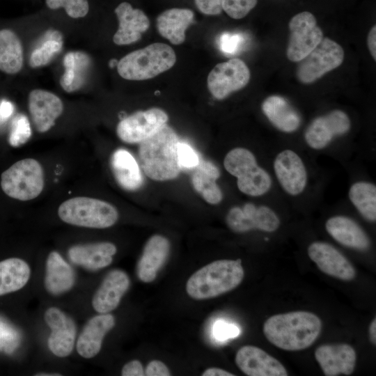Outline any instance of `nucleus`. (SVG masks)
Masks as SVG:
<instances>
[{
  "instance_id": "obj_8",
  "label": "nucleus",
  "mask_w": 376,
  "mask_h": 376,
  "mask_svg": "<svg viewBox=\"0 0 376 376\" xmlns=\"http://www.w3.org/2000/svg\"><path fill=\"white\" fill-rule=\"evenodd\" d=\"M345 53L343 47L329 38H323L316 47L297 65L296 76L302 84H311L341 65Z\"/></svg>"
},
{
  "instance_id": "obj_46",
  "label": "nucleus",
  "mask_w": 376,
  "mask_h": 376,
  "mask_svg": "<svg viewBox=\"0 0 376 376\" xmlns=\"http://www.w3.org/2000/svg\"><path fill=\"white\" fill-rule=\"evenodd\" d=\"M376 26H373L367 36V45L372 57L376 60Z\"/></svg>"
},
{
  "instance_id": "obj_7",
  "label": "nucleus",
  "mask_w": 376,
  "mask_h": 376,
  "mask_svg": "<svg viewBox=\"0 0 376 376\" xmlns=\"http://www.w3.org/2000/svg\"><path fill=\"white\" fill-rule=\"evenodd\" d=\"M45 184L43 169L38 161L33 158L17 161L3 171L1 187L9 197L26 201L38 197Z\"/></svg>"
},
{
  "instance_id": "obj_13",
  "label": "nucleus",
  "mask_w": 376,
  "mask_h": 376,
  "mask_svg": "<svg viewBox=\"0 0 376 376\" xmlns=\"http://www.w3.org/2000/svg\"><path fill=\"white\" fill-rule=\"evenodd\" d=\"M350 119L344 111L336 109L315 118L304 133V139L315 150L325 148L338 136L346 134L350 129Z\"/></svg>"
},
{
  "instance_id": "obj_16",
  "label": "nucleus",
  "mask_w": 376,
  "mask_h": 376,
  "mask_svg": "<svg viewBox=\"0 0 376 376\" xmlns=\"http://www.w3.org/2000/svg\"><path fill=\"white\" fill-rule=\"evenodd\" d=\"M45 320L51 329L48 347L56 356L65 357L73 350L77 334L74 320L56 307L45 313Z\"/></svg>"
},
{
  "instance_id": "obj_6",
  "label": "nucleus",
  "mask_w": 376,
  "mask_h": 376,
  "mask_svg": "<svg viewBox=\"0 0 376 376\" xmlns=\"http://www.w3.org/2000/svg\"><path fill=\"white\" fill-rule=\"evenodd\" d=\"M225 169L237 178L239 190L251 196L266 194L272 187L269 174L257 163L255 155L244 148L230 150L224 160Z\"/></svg>"
},
{
  "instance_id": "obj_32",
  "label": "nucleus",
  "mask_w": 376,
  "mask_h": 376,
  "mask_svg": "<svg viewBox=\"0 0 376 376\" xmlns=\"http://www.w3.org/2000/svg\"><path fill=\"white\" fill-rule=\"evenodd\" d=\"M23 49L21 41L10 29L0 30V70L13 75L23 65Z\"/></svg>"
},
{
  "instance_id": "obj_1",
  "label": "nucleus",
  "mask_w": 376,
  "mask_h": 376,
  "mask_svg": "<svg viewBox=\"0 0 376 376\" xmlns=\"http://www.w3.org/2000/svg\"><path fill=\"white\" fill-rule=\"evenodd\" d=\"M322 328L320 318L313 313L298 311L280 313L267 318L263 333L274 346L287 351L309 347L318 338Z\"/></svg>"
},
{
  "instance_id": "obj_2",
  "label": "nucleus",
  "mask_w": 376,
  "mask_h": 376,
  "mask_svg": "<svg viewBox=\"0 0 376 376\" xmlns=\"http://www.w3.org/2000/svg\"><path fill=\"white\" fill-rule=\"evenodd\" d=\"M178 142L175 131L165 124L140 143L139 161L146 176L165 181L179 175L182 168L178 159Z\"/></svg>"
},
{
  "instance_id": "obj_49",
  "label": "nucleus",
  "mask_w": 376,
  "mask_h": 376,
  "mask_svg": "<svg viewBox=\"0 0 376 376\" xmlns=\"http://www.w3.org/2000/svg\"><path fill=\"white\" fill-rule=\"evenodd\" d=\"M369 338L372 344H376V318H374L369 327Z\"/></svg>"
},
{
  "instance_id": "obj_34",
  "label": "nucleus",
  "mask_w": 376,
  "mask_h": 376,
  "mask_svg": "<svg viewBox=\"0 0 376 376\" xmlns=\"http://www.w3.org/2000/svg\"><path fill=\"white\" fill-rule=\"evenodd\" d=\"M349 198L359 212L368 221L376 220V187L368 182L354 183L349 189Z\"/></svg>"
},
{
  "instance_id": "obj_5",
  "label": "nucleus",
  "mask_w": 376,
  "mask_h": 376,
  "mask_svg": "<svg viewBox=\"0 0 376 376\" xmlns=\"http://www.w3.org/2000/svg\"><path fill=\"white\" fill-rule=\"evenodd\" d=\"M58 214L66 224L91 228L111 227L118 219V210L111 203L85 196L65 201L58 207Z\"/></svg>"
},
{
  "instance_id": "obj_39",
  "label": "nucleus",
  "mask_w": 376,
  "mask_h": 376,
  "mask_svg": "<svg viewBox=\"0 0 376 376\" xmlns=\"http://www.w3.org/2000/svg\"><path fill=\"white\" fill-rule=\"evenodd\" d=\"M246 36L241 33L225 32L219 38L221 52L228 55H233L243 49L246 42Z\"/></svg>"
},
{
  "instance_id": "obj_44",
  "label": "nucleus",
  "mask_w": 376,
  "mask_h": 376,
  "mask_svg": "<svg viewBox=\"0 0 376 376\" xmlns=\"http://www.w3.org/2000/svg\"><path fill=\"white\" fill-rule=\"evenodd\" d=\"M17 346V340L13 334L0 329V350L9 353Z\"/></svg>"
},
{
  "instance_id": "obj_11",
  "label": "nucleus",
  "mask_w": 376,
  "mask_h": 376,
  "mask_svg": "<svg viewBox=\"0 0 376 376\" xmlns=\"http://www.w3.org/2000/svg\"><path fill=\"white\" fill-rule=\"evenodd\" d=\"M250 71L239 58L218 63L207 77V88L214 97L223 100L233 92L243 88L250 80Z\"/></svg>"
},
{
  "instance_id": "obj_9",
  "label": "nucleus",
  "mask_w": 376,
  "mask_h": 376,
  "mask_svg": "<svg viewBox=\"0 0 376 376\" xmlns=\"http://www.w3.org/2000/svg\"><path fill=\"white\" fill-rule=\"evenodd\" d=\"M288 27L290 36L286 54L293 62L302 60L323 38L322 31L318 26L316 18L308 11L293 16Z\"/></svg>"
},
{
  "instance_id": "obj_19",
  "label": "nucleus",
  "mask_w": 376,
  "mask_h": 376,
  "mask_svg": "<svg viewBox=\"0 0 376 376\" xmlns=\"http://www.w3.org/2000/svg\"><path fill=\"white\" fill-rule=\"evenodd\" d=\"M28 106L32 123L40 133L49 131L63 111L61 100L42 89H34L29 93Z\"/></svg>"
},
{
  "instance_id": "obj_36",
  "label": "nucleus",
  "mask_w": 376,
  "mask_h": 376,
  "mask_svg": "<svg viewBox=\"0 0 376 376\" xmlns=\"http://www.w3.org/2000/svg\"><path fill=\"white\" fill-rule=\"evenodd\" d=\"M31 136V129L28 118L17 115L13 121L8 143L13 147H19L28 141Z\"/></svg>"
},
{
  "instance_id": "obj_43",
  "label": "nucleus",
  "mask_w": 376,
  "mask_h": 376,
  "mask_svg": "<svg viewBox=\"0 0 376 376\" xmlns=\"http://www.w3.org/2000/svg\"><path fill=\"white\" fill-rule=\"evenodd\" d=\"M147 376H169L170 370L162 361L159 360H152L150 361L144 371Z\"/></svg>"
},
{
  "instance_id": "obj_37",
  "label": "nucleus",
  "mask_w": 376,
  "mask_h": 376,
  "mask_svg": "<svg viewBox=\"0 0 376 376\" xmlns=\"http://www.w3.org/2000/svg\"><path fill=\"white\" fill-rule=\"evenodd\" d=\"M45 2L50 9L65 8L67 14L72 18L84 17L89 10L88 0H45Z\"/></svg>"
},
{
  "instance_id": "obj_24",
  "label": "nucleus",
  "mask_w": 376,
  "mask_h": 376,
  "mask_svg": "<svg viewBox=\"0 0 376 376\" xmlns=\"http://www.w3.org/2000/svg\"><path fill=\"white\" fill-rule=\"evenodd\" d=\"M117 251L114 244L100 242L71 246L68 252L72 263L91 271L109 266Z\"/></svg>"
},
{
  "instance_id": "obj_14",
  "label": "nucleus",
  "mask_w": 376,
  "mask_h": 376,
  "mask_svg": "<svg viewBox=\"0 0 376 376\" xmlns=\"http://www.w3.org/2000/svg\"><path fill=\"white\" fill-rule=\"evenodd\" d=\"M273 166L279 183L288 194L295 196L304 191L307 172L297 153L290 149L281 151L276 156Z\"/></svg>"
},
{
  "instance_id": "obj_29",
  "label": "nucleus",
  "mask_w": 376,
  "mask_h": 376,
  "mask_svg": "<svg viewBox=\"0 0 376 376\" xmlns=\"http://www.w3.org/2000/svg\"><path fill=\"white\" fill-rule=\"evenodd\" d=\"M111 168L119 185L127 191H136L143 182L139 166L131 153L119 148L111 157Z\"/></svg>"
},
{
  "instance_id": "obj_48",
  "label": "nucleus",
  "mask_w": 376,
  "mask_h": 376,
  "mask_svg": "<svg viewBox=\"0 0 376 376\" xmlns=\"http://www.w3.org/2000/svg\"><path fill=\"white\" fill-rule=\"evenodd\" d=\"M202 376H234L235 375L219 368H209L201 375Z\"/></svg>"
},
{
  "instance_id": "obj_33",
  "label": "nucleus",
  "mask_w": 376,
  "mask_h": 376,
  "mask_svg": "<svg viewBox=\"0 0 376 376\" xmlns=\"http://www.w3.org/2000/svg\"><path fill=\"white\" fill-rule=\"evenodd\" d=\"M90 64L88 56L81 52H68L63 59L65 72L60 79V84L66 92L79 89L85 81Z\"/></svg>"
},
{
  "instance_id": "obj_23",
  "label": "nucleus",
  "mask_w": 376,
  "mask_h": 376,
  "mask_svg": "<svg viewBox=\"0 0 376 376\" xmlns=\"http://www.w3.org/2000/svg\"><path fill=\"white\" fill-rule=\"evenodd\" d=\"M115 325L113 315L100 313L91 318L84 327L76 344L79 354L91 359L100 351L104 337Z\"/></svg>"
},
{
  "instance_id": "obj_18",
  "label": "nucleus",
  "mask_w": 376,
  "mask_h": 376,
  "mask_svg": "<svg viewBox=\"0 0 376 376\" xmlns=\"http://www.w3.org/2000/svg\"><path fill=\"white\" fill-rule=\"evenodd\" d=\"M315 358L326 376L350 375L357 362L354 349L346 343L322 345L315 350Z\"/></svg>"
},
{
  "instance_id": "obj_45",
  "label": "nucleus",
  "mask_w": 376,
  "mask_h": 376,
  "mask_svg": "<svg viewBox=\"0 0 376 376\" xmlns=\"http://www.w3.org/2000/svg\"><path fill=\"white\" fill-rule=\"evenodd\" d=\"M121 375L143 376L145 373L141 363L138 360H132L123 367Z\"/></svg>"
},
{
  "instance_id": "obj_40",
  "label": "nucleus",
  "mask_w": 376,
  "mask_h": 376,
  "mask_svg": "<svg viewBox=\"0 0 376 376\" xmlns=\"http://www.w3.org/2000/svg\"><path fill=\"white\" fill-rule=\"evenodd\" d=\"M177 153L178 163L182 169L195 168L201 162L195 150L185 143L178 142Z\"/></svg>"
},
{
  "instance_id": "obj_38",
  "label": "nucleus",
  "mask_w": 376,
  "mask_h": 376,
  "mask_svg": "<svg viewBox=\"0 0 376 376\" xmlns=\"http://www.w3.org/2000/svg\"><path fill=\"white\" fill-rule=\"evenodd\" d=\"M258 0H221L222 10L231 18L244 17L255 8Z\"/></svg>"
},
{
  "instance_id": "obj_15",
  "label": "nucleus",
  "mask_w": 376,
  "mask_h": 376,
  "mask_svg": "<svg viewBox=\"0 0 376 376\" xmlns=\"http://www.w3.org/2000/svg\"><path fill=\"white\" fill-rule=\"evenodd\" d=\"M310 259L323 273L343 281H351L356 270L347 258L331 244L314 242L307 249Z\"/></svg>"
},
{
  "instance_id": "obj_47",
  "label": "nucleus",
  "mask_w": 376,
  "mask_h": 376,
  "mask_svg": "<svg viewBox=\"0 0 376 376\" xmlns=\"http://www.w3.org/2000/svg\"><path fill=\"white\" fill-rule=\"evenodd\" d=\"M14 107L13 104L6 100H2L0 103V120H6L13 113Z\"/></svg>"
},
{
  "instance_id": "obj_31",
  "label": "nucleus",
  "mask_w": 376,
  "mask_h": 376,
  "mask_svg": "<svg viewBox=\"0 0 376 376\" xmlns=\"http://www.w3.org/2000/svg\"><path fill=\"white\" fill-rule=\"evenodd\" d=\"M30 275V267L22 259L10 258L0 261V296L22 289Z\"/></svg>"
},
{
  "instance_id": "obj_28",
  "label": "nucleus",
  "mask_w": 376,
  "mask_h": 376,
  "mask_svg": "<svg viewBox=\"0 0 376 376\" xmlns=\"http://www.w3.org/2000/svg\"><path fill=\"white\" fill-rule=\"evenodd\" d=\"M194 14L187 8H174L164 10L157 17V29L159 34L173 45L182 44L185 31L193 22Z\"/></svg>"
},
{
  "instance_id": "obj_42",
  "label": "nucleus",
  "mask_w": 376,
  "mask_h": 376,
  "mask_svg": "<svg viewBox=\"0 0 376 376\" xmlns=\"http://www.w3.org/2000/svg\"><path fill=\"white\" fill-rule=\"evenodd\" d=\"M197 8L207 15H217L222 11L221 0H194Z\"/></svg>"
},
{
  "instance_id": "obj_41",
  "label": "nucleus",
  "mask_w": 376,
  "mask_h": 376,
  "mask_svg": "<svg viewBox=\"0 0 376 376\" xmlns=\"http://www.w3.org/2000/svg\"><path fill=\"white\" fill-rule=\"evenodd\" d=\"M212 333L215 339L224 341L237 337L240 333V329L235 324L219 320L214 324Z\"/></svg>"
},
{
  "instance_id": "obj_35",
  "label": "nucleus",
  "mask_w": 376,
  "mask_h": 376,
  "mask_svg": "<svg viewBox=\"0 0 376 376\" xmlns=\"http://www.w3.org/2000/svg\"><path fill=\"white\" fill-rule=\"evenodd\" d=\"M63 42V36L59 31H47L40 45L32 52L29 58L30 65L38 68L48 64L61 50Z\"/></svg>"
},
{
  "instance_id": "obj_22",
  "label": "nucleus",
  "mask_w": 376,
  "mask_h": 376,
  "mask_svg": "<svg viewBox=\"0 0 376 376\" xmlns=\"http://www.w3.org/2000/svg\"><path fill=\"white\" fill-rule=\"evenodd\" d=\"M171 249L169 240L161 235H154L146 242L139 260L136 274L143 283L153 281L166 263Z\"/></svg>"
},
{
  "instance_id": "obj_50",
  "label": "nucleus",
  "mask_w": 376,
  "mask_h": 376,
  "mask_svg": "<svg viewBox=\"0 0 376 376\" xmlns=\"http://www.w3.org/2000/svg\"><path fill=\"white\" fill-rule=\"evenodd\" d=\"M36 376H60L61 375V374H58V373H52V374H48V373H38V374H36L35 375Z\"/></svg>"
},
{
  "instance_id": "obj_30",
  "label": "nucleus",
  "mask_w": 376,
  "mask_h": 376,
  "mask_svg": "<svg viewBox=\"0 0 376 376\" xmlns=\"http://www.w3.org/2000/svg\"><path fill=\"white\" fill-rule=\"evenodd\" d=\"M220 176L219 168L209 161L200 162L191 177L194 189L210 204L219 203L223 194L216 180Z\"/></svg>"
},
{
  "instance_id": "obj_21",
  "label": "nucleus",
  "mask_w": 376,
  "mask_h": 376,
  "mask_svg": "<svg viewBox=\"0 0 376 376\" xmlns=\"http://www.w3.org/2000/svg\"><path fill=\"white\" fill-rule=\"evenodd\" d=\"M127 274L120 269L109 272L95 292L92 306L99 313H107L116 309L130 287Z\"/></svg>"
},
{
  "instance_id": "obj_12",
  "label": "nucleus",
  "mask_w": 376,
  "mask_h": 376,
  "mask_svg": "<svg viewBox=\"0 0 376 376\" xmlns=\"http://www.w3.org/2000/svg\"><path fill=\"white\" fill-rule=\"evenodd\" d=\"M168 119L167 113L159 108L139 111L121 120L116 133L125 143H140L164 125Z\"/></svg>"
},
{
  "instance_id": "obj_27",
  "label": "nucleus",
  "mask_w": 376,
  "mask_h": 376,
  "mask_svg": "<svg viewBox=\"0 0 376 376\" xmlns=\"http://www.w3.org/2000/svg\"><path fill=\"white\" fill-rule=\"evenodd\" d=\"M75 274L72 267L57 251L49 253L46 261L45 287L53 295L69 291L75 285Z\"/></svg>"
},
{
  "instance_id": "obj_25",
  "label": "nucleus",
  "mask_w": 376,
  "mask_h": 376,
  "mask_svg": "<svg viewBox=\"0 0 376 376\" xmlns=\"http://www.w3.org/2000/svg\"><path fill=\"white\" fill-rule=\"evenodd\" d=\"M325 228L329 235L343 246L359 251H366L370 246L366 233L350 217H331L326 221Z\"/></svg>"
},
{
  "instance_id": "obj_17",
  "label": "nucleus",
  "mask_w": 376,
  "mask_h": 376,
  "mask_svg": "<svg viewBox=\"0 0 376 376\" xmlns=\"http://www.w3.org/2000/svg\"><path fill=\"white\" fill-rule=\"evenodd\" d=\"M239 369L248 376H287L283 365L261 348L253 345L240 347L235 358Z\"/></svg>"
},
{
  "instance_id": "obj_10",
  "label": "nucleus",
  "mask_w": 376,
  "mask_h": 376,
  "mask_svg": "<svg viewBox=\"0 0 376 376\" xmlns=\"http://www.w3.org/2000/svg\"><path fill=\"white\" fill-rule=\"evenodd\" d=\"M226 222L228 227L235 233L253 230L272 233L280 226V219L272 209L251 203L230 208L226 214Z\"/></svg>"
},
{
  "instance_id": "obj_4",
  "label": "nucleus",
  "mask_w": 376,
  "mask_h": 376,
  "mask_svg": "<svg viewBox=\"0 0 376 376\" xmlns=\"http://www.w3.org/2000/svg\"><path fill=\"white\" fill-rule=\"evenodd\" d=\"M176 61L169 45L155 42L132 52L117 63L119 75L128 80H146L169 70Z\"/></svg>"
},
{
  "instance_id": "obj_26",
  "label": "nucleus",
  "mask_w": 376,
  "mask_h": 376,
  "mask_svg": "<svg viewBox=\"0 0 376 376\" xmlns=\"http://www.w3.org/2000/svg\"><path fill=\"white\" fill-rule=\"evenodd\" d=\"M261 107L266 118L279 130L291 133L299 127L301 117L285 97L270 95L263 102Z\"/></svg>"
},
{
  "instance_id": "obj_20",
  "label": "nucleus",
  "mask_w": 376,
  "mask_h": 376,
  "mask_svg": "<svg viewBox=\"0 0 376 376\" xmlns=\"http://www.w3.org/2000/svg\"><path fill=\"white\" fill-rule=\"evenodd\" d=\"M114 11L119 25L113 40L118 45L138 41L150 26L149 19L145 13L139 8H134L128 2L120 3Z\"/></svg>"
},
{
  "instance_id": "obj_3",
  "label": "nucleus",
  "mask_w": 376,
  "mask_h": 376,
  "mask_svg": "<svg viewBox=\"0 0 376 376\" xmlns=\"http://www.w3.org/2000/svg\"><path fill=\"white\" fill-rule=\"evenodd\" d=\"M244 276L240 259L215 260L198 269L188 279L186 292L196 300L214 298L234 290Z\"/></svg>"
}]
</instances>
